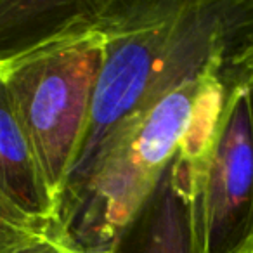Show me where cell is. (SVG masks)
Masks as SVG:
<instances>
[{
	"instance_id": "cell-10",
	"label": "cell",
	"mask_w": 253,
	"mask_h": 253,
	"mask_svg": "<svg viewBox=\"0 0 253 253\" xmlns=\"http://www.w3.org/2000/svg\"><path fill=\"white\" fill-rule=\"evenodd\" d=\"M18 253H85L80 246H77L59 227L52 229L49 234H45L42 239L30 245L28 248L21 250Z\"/></svg>"
},
{
	"instance_id": "cell-5",
	"label": "cell",
	"mask_w": 253,
	"mask_h": 253,
	"mask_svg": "<svg viewBox=\"0 0 253 253\" xmlns=\"http://www.w3.org/2000/svg\"><path fill=\"white\" fill-rule=\"evenodd\" d=\"M211 135L213 128L187 139L148 196L99 253H200L194 225L196 172Z\"/></svg>"
},
{
	"instance_id": "cell-1",
	"label": "cell",
	"mask_w": 253,
	"mask_h": 253,
	"mask_svg": "<svg viewBox=\"0 0 253 253\" xmlns=\"http://www.w3.org/2000/svg\"><path fill=\"white\" fill-rule=\"evenodd\" d=\"M252 19L253 2L102 0V63L61 198L139 113L187 77L227 61Z\"/></svg>"
},
{
	"instance_id": "cell-6",
	"label": "cell",
	"mask_w": 253,
	"mask_h": 253,
	"mask_svg": "<svg viewBox=\"0 0 253 253\" xmlns=\"http://www.w3.org/2000/svg\"><path fill=\"white\" fill-rule=\"evenodd\" d=\"M102 0H0V71L97 25Z\"/></svg>"
},
{
	"instance_id": "cell-9",
	"label": "cell",
	"mask_w": 253,
	"mask_h": 253,
	"mask_svg": "<svg viewBox=\"0 0 253 253\" xmlns=\"http://www.w3.org/2000/svg\"><path fill=\"white\" fill-rule=\"evenodd\" d=\"M225 73L246 85L253 102V19L232 49L225 64Z\"/></svg>"
},
{
	"instance_id": "cell-8",
	"label": "cell",
	"mask_w": 253,
	"mask_h": 253,
	"mask_svg": "<svg viewBox=\"0 0 253 253\" xmlns=\"http://www.w3.org/2000/svg\"><path fill=\"white\" fill-rule=\"evenodd\" d=\"M56 224L40 220L0 189V253H18L49 234Z\"/></svg>"
},
{
	"instance_id": "cell-7",
	"label": "cell",
	"mask_w": 253,
	"mask_h": 253,
	"mask_svg": "<svg viewBox=\"0 0 253 253\" xmlns=\"http://www.w3.org/2000/svg\"><path fill=\"white\" fill-rule=\"evenodd\" d=\"M0 189L40 220L56 224L57 207L0 75Z\"/></svg>"
},
{
	"instance_id": "cell-3",
	"label": "cell",
	"mask_w": 253,
	"mask_h": 253,
	"mask_svg": "<svg viewBox=\"0 0 253 253\" xmlns=\"http://www.w3.org/2000/svg\"><path fill=\"white\" fill-rule=\"evenodd\" d=\"M101 63L95 25L0 71L56 207L84 141Z\"/></svg>"
},
{
	"instance_id": "cell-2",
	"label": "cell",
	"mask_w": 253,
	"mask_h": 253,
	"mask_svg": "<svg viewBox=\"0 0 253 253\" xmlns=\"http://www.w3.org/2000/svg\"><path fill=\"white\" fill-rule=\"evenodd\" d=\"M225 64L191 75L139 113L61 198L57 227L85 253L106 248L187 139L217 125L227 90Z\"/></svg>"
},
{
	"instance_id": "cell-4",
	"label": "cell",
	"mask_w": 253,
	"mask_h": 253,
	"mask_svg": "<svg viewBox=\"0 0 253 253\" xmlns=\"http://www.w3.org/2000/svg\"><path fill=\"white\" fill-rule=\"evenodd\" d=\"M227 90L207 156L196 172L200 253H253V102L225 73Z\"/></svg>"
}]
</instances>
